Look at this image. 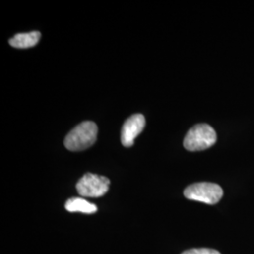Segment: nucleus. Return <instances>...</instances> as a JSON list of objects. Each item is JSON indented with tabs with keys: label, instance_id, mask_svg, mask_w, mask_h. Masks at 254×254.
Segmentation results:
<instances>
[{
	"label": "nucleus",
	"instance_id": "2",
	"mask_svg": "<svg viewBox=\"0 0 254 254\" xmlns=\"http://www.w3.org/2000/svg\"><path fill=\"white\" fill-rule=\"evenodd\" d=\"M217 142V133L209 125L201 124L192 127L184 139V147L190 152L203 151Z\"/></svg>",
	"mask_w": 254,
	"mask_h": 254
},
{
	"label": "nucleus",
	"instance_id": "8",
	"mask_svg": "<svg viewBox=\"0 0 254 254\" xmlns=\"http://www.w3.org/2000/svg\"><path fill=\"white\" fill-rule=\"evenodd\" d=\"M182 254H221L216 250L206 249V248H200V249H191L189 251L184 252Z\"/></svg>",
	"mask_w": 254,
	"mask_h": 254
},
{
	"label": "nucleus",
	"instance_id": "3",
	"mask_svg": "<svg viewBox=\"0 0 254 254\" xmlns=\"http://www.w3.org/2000/svg\"><path fill=\"white\" fill-rule=\"evenodd\" d=\"M184 195L187 199L204 202L207 204H216L223 197L222 189L213 183H196L189 186Z\"/></svg>",
	"mask_w": 254,
	"mask_h": 254
},
{
	"label": "nucleus",
	"instance_id": "5",
	"mask_svg": "<svg viewBox=\"0 0 254 254\" xmlns=\"http://www.w3.org/2000/svg\"><path fill=\"white\" fill-rule=\"evenodd\" d=\"M145 118L142 114H135L127 119L122 128L121 140L125 147H132L134 140L145 127Z\"/></svg>",
	"mask_w": 254,
	"mask_h": 254
},
{
	"label": "nucleus",
	"instance_id": "7",
	"mask_svg": "<svg viewBox=\"0 0 254 254\" xmlns=\"http://www.w3.org/2000/svg\"><path fill=\"white\" fill-rule=\"evenodd\" d=\"M65 208L67 211L74 213L79 212L83 214H94L97 212V206L83 198H71L66 201Z\"/></svg>",
	"mask_w": 254,
	"mask_h": 254
},
{
	"label": "nucleus",
	"instance_id": "6",
	"mask_svg": "<svg viewBox=\"0 0 254 254\" xmlns=\"http://www.w3.org/2000/svg\"><path fill=\"white\" fill-rule=\"evenodd\" d=\"M41 39L39 31H31L28 33H19L9 40V45L15 48L25 49L36 46Z\"/></svg>",
	"mask_w": 254,
	"mask_h": 254
},
{
	"label": "nucleus",
	"instance_id": "4",
	"mask_svg": "<svg viewBox=\"0 0 254 254\" xmlns=\"http://www.w3.org/2000/svg\"><path fill=\"white\" fill-rule=\"evenodd\" d=\"M110 181L105 176L86 173L76 184V190L82 197L99 198L109 190Z\"/></svg>",
	"mask_w": 254,
	"mask_h": 254
},
{
	"label": "nucleus",
	"instance_id": "1",
	"mask_svg": "<svg viewBox=\"0 0 254 254\" xmlns=\"http://www.w3.org/2000/svg\"><path fill=\"white\" fill-rule=\"evenodd\" d=\"M97 133L98 127L93 122H83L66 136L64 145L73 152L83 151L95 143Z\"/></svg>",
	"mask_w": 254,
	"mask_h": 254
}]
</instances>
